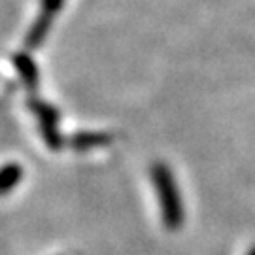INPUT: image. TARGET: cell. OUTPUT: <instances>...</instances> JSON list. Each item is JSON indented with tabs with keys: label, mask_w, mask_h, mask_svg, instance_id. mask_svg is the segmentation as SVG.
Listing matches in <instances>:
<instances>
[{
	"label": "cell",
	"mask_w": 255,
	"mask_h": 255,
	"mask_svg": "<svg viewBox=\"0 0 255 255\" xmlns=\"http://www.w3.org/2000/svg\"><path fill=\"white\" fill-rule=\"evenodd\" d=\"M114 138L110 136L108 132H78L68 140V144L76 151H89L93 147L106 146Z\"/></svg>",
	"instance_id": "cell-3"
},
{
	"label": "cell",
	"mask_w": 255,
	"mask_h": 255,
	"mask_svg": "<svg viewBox=\"0 0 255 255\" xmlns=\"http://www.w3.org/2000/svg\"><path fill=\"white\" fill-rule=\"evenodd\" d=\"M248 255H255V248H252V250L248 252Z\"/></svg>",
	"instance_id": "cell-7"
},
{
	"label": "cell",
	"mask_w": 255,
	"mask_h": 255,
	"mask_svg": "<svg viewBox=\"0 0 255 255\" xmlns=\"http://www.w3.org/2000/svg\"><path fill=\"white\" fill-rule=\"evenodd\" d=\"M53 15L51 13H46V11H42L38 19L32 23V27L28 30L27 34V47L28 49H36V47L42 46V42H44V38L47 36V32H49V27H51V23H53Z\"/></svg>",
	"instance_id": "cell-5"
},
{
	"label": "cell",
	"mask_w": 255,
	"mask_h": 255,
	"mask_svg": "<svg viewBox=\"0 0 255 255\" xmlns=\"http://www.w3.org/2000/svg\"><path fill=\"white\" fill-rule=\"evenodd\" d=\"M151 182L161 202L164 227L168 231H178L183 225V204L170 168L163 163H155L151 166Z\"/></svg>",
	"instance_id": "cell-1"
},
{
	"label": "cell",
	"mask_w": 255,
	"mask_h": 255,
	"mask_svg": "<svg viewBox=\"0 0 255 255\" xmlns=\"http://www.w3.org/2000/svg\"><path fill=\"white\" fill-rule=\"evenodd\" d=\"M13 64H15V68H17V72H19V76H21L23 83L27 85V89L34 91L38 87V80H40L34 61H32L27 53H15L13 55Z\"/></svg>",
	"instance_id": "cell-4"
},
{
	"label": "cell",
	"mask_w": 255,
	"mask_h": 255,
	"mask_svg": "<svg viewBox=\"0 0 255 255\" xmlns=\"http://www.w3.org/2000/svg\"><path fill=\"white\" fill-rule=\"evenodd\" d=\"M23 178V168L17 163H9L4 164L0 168V197L2 195H8Z\"/></svg>",
	"instance_id": "cell-6"
},
{
	"label": "cell",
	"mask_w": 255,
	"mask_h": 255,
	"mask_svg": "<svg viewBox=\"0 0 255 255\" xmlns=\"http://www.w3.org/2000/svg\"><path fill=\"white\" fill-rule=\"evenodd\" d=\"M28 108L36 114L38 123H40V130H42V136L46 140V144L49 149L59 151L63 147V138L59 134V112L51 106L42 102L36 97H28Z\"/></svg>",
	"instance_id": "cell-2"
}]
</instances>
